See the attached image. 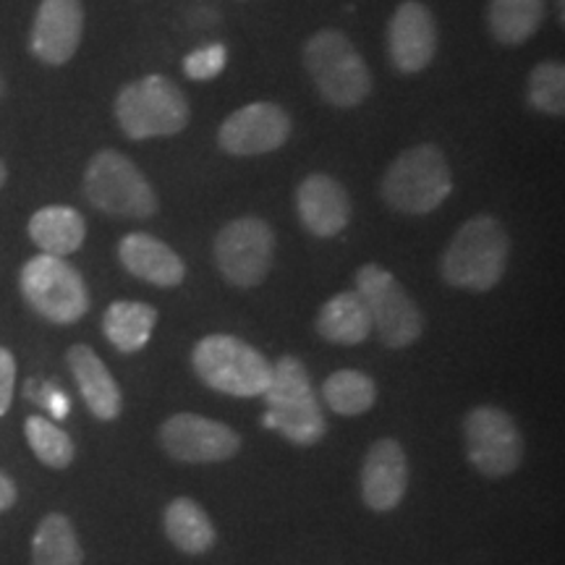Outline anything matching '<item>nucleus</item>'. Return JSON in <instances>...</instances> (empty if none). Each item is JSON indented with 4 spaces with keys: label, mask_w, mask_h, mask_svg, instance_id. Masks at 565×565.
Instances as JSON below:
<instances>
[{
    "label": "nucleus",
    "mask_w": 565,
    "mask_h": 565,
    "mask_svg": "<svg viewBox=\"0 0 565 565\" xmlns=\"http://www.w3.org/2000/svg\"><path fill=\"white\" fill-rule=\"evenodd\" d=\"M13 385H17V362L13 353L0 345V416L11 408Z\"/></svg>",
    "instance_id": "c756f323"
},
{
    "label": "nucleus",
    "mask_w": 565,
    "mask_h": 565,
    "mask_svg": "<svg viewBox=\"0 0 565 565\" xmlns=\"http://www.w3.org/2000/svg\"><path fill=\"white\" fill-rule=\"evenodd\" d=\"M192 364L204 385L233 398L263 395L273 377V364L267 362L263 351L244 343L242 338L225 333L202 338L194 345Z\"/></svg>",
    "instance_id": "423d86ee"
},
{
    "label": "nucleus",
    "mask_w": 565,
    "mask_h": 565,
    "mask_svg": "<svg viewBox=\"0 0 565 565\" xmlns=\"http://www.w3.org/2000/svg\"><path fill=\"white\" fill-rule=\"evenodd\" d=\"M66 359H68V370L74 374L76 385H79V393L89 412L103 422L118 419V414H121L124 408L121 387H118L116 377H113L103 359L84 343L71 345Z\"/></svg>",
    "instance_id": "6ab92c4d"
},
{
    "label": "nucleus",
    "mask_w": 565,
    "mask_h": 565,
    "mask_svg": "<svg viewBox=\"0 0 565 565\" xmlns=\"http://www.w3.org/2000/svg\"><path fill=\"white\" fill-rule=\"evenodd\" d=\"M529 105L545 116L561 118L565 113V66L561 61L536 63L529 74Z\"/></svg>",
    "instance_id": "cd10ccee"
},
{
    "label": "nucleus",
    "mask_w": 565,
    "mask_h": 565,
    "mask_svg": "<svg viewBox=\"0 0 565 565\" xmlns=\"http://www.w3.org/2000/svg\"><path fill=\"white\" fill-rule=\"evenodd\" d=\"M547 0H490L487 30L500 45H524L540 32Z\"/></svg>",
    "instance_id": "4be33fe9"
},
{
    "label": "nucleus",
    "mask_w": 565,
    "mask_h": 565,
    "mask_svg": "<svg viewBox=\"0 0 565 565\" xmlns=\"http://www.w3.org/2000/svg\"><path fill=\"white\" fill-rule=\"evenodd\" d=\"M303 66L320 89L324 103L335 108H356L372 92V74L356 45L338 30L312 34L303 45Z\"/></svg>",
    "instance_id": "39448f33"
},
{
    "label": "nucleus",
    "mask_w": 565,
    "mask_h": 565,
    "mask_svg": "<svg viewBox=\"0 0 565 565\" xmlns=\"http://www.w3.org/2000/svg\"><path fill=\"white\" fill-rule=\"evenodd\" d=\"M263 395L267 401V427L278 429L288 443L309 448L328 433L307 366L296 356H280L273 364L270 385Z\"/></svg>",
    "instance_id": "f03ea898"
},
{
    "label": "nucleus",
    "mask_w": 565,
    "mask_h": 565,
    "mask_svg": "<svg viewBox=\"0 0 565 565\" xmlns=\"http://www.w3.org/2000/svg\"><path fill=\"white\" fill-rule=\"evenodd\" d=\"M466 458L479 475L508 477L524 461V437L503 408L479 406L463 419Z\"/></svg>",
    "instance_id": "9b49d317"
},
{
    "label": "nucleus",
    "mask_w": 565,
    "mask_h": 565,
    "mask_svg": "<svg viewBox=\"0 0 565 565\" xmlns=\"http://www.w3.org/2000/svg\"><path fill=\"white\" fill-rule=\"evenodd\" d=\"M166 534L186 555H204L217 540L210 515L189 498H175L166 508Z\"/></svg>",
    "instance_id": "b1692460"
},
{
    "label": "nucleus",
    "mask_w": 565,
    "mask_h": 565,
    "mask_svg": "<svg viewBox=\"0 0 565 565\" xmlns=\"http://www.w3.org/2000/svg\"><path fill=\"white\" fill-rule=\"evenodd\" d=\"M82 34V0H40L30 34V51L45 66H63L79 51Z\"/></svg>",
    "instance_id": "4468645a"
},
{
    "label": "nucleus",
    "mask_w": 565,
    "mask_h": 565,
    "mask_svg": "<svg viewBox=\"0 0 565 565\" xmlns=\"http://www.w3.org/2000/svg\"><path fill=\"white\" fill-rule=\"evenodd\" d=\"M13 503H17V484L6 475H0V513L9 511Z\"/></svg>",
    "instance_id": "7c9ffc66"
},
{
    "label": "nucleus",
    "mask_w": 565,
    "mask_h": 565,
    "mask_svg": "<svg viewBox=\"0 0 565 565\" xmlns=\"http://www.w3.org/2000/svg\"><path fill=\"white\" fill-rule=\"evenodd\" d=\"M437 53L433 11L419 0H404L387 24V55L401 74H419Z\"/></svg>",
    "instance_id": "2eb2a0df"
},
{
    "label": "nucleus",
    "mask_w": 565,
    "mask_h": 565,
    "mask_svg": "<svg viewBox=\"0 0 565 565\" xmlns=\"http://www.w3.org/2000/svg\"><path fill=\"white\" fill-rule=\"evenodd\" d=\"M118 259L134 278L158 288H175L186 278V265L171 246L150 233H129L118 244Z\"/></svg>",
    "instance_id": "a211bd4d"
},
{
    "label": "nucleus",
    "mask_w": 565,
    "mask_h": 565,
    "mask_svg": "<svg viewBox=\"0 0 565 565\" xmlns=\"http://www.w3.org/2000/svg\"><path fill=\"white\" fill-rule=\"evenodd\" d=\"M19 288L24 301L42 320L74 324L89 312V291L82 273L66 257L38 254L21 267Z\"/></svg>",
    "instance_id": "6e6552de"
},
{
    "label": "nucleus",
    "mask_w": 565,
    "mask_h": 565,
    "mask_svg": "<svg viewBox=\"0 0 565 565\" xmlns=\"http://www.w3.org/2000/svg\"><path fill=\"white\" fill-rule=\"evenodd\" d=\"M322 398L335 414L359 416L374 406L377 387H374L370 374L356 370H338L324 380Z\"/></svg>",
    "instance_id": "a878e982"
},
{
    "label": "nucleus",
    "mask_w": 565,
    "mask_h": 565,
    "mask_svg": "<svg viewBox=\"0 0 565 565\" xmlns=\"http://www.w3.org/2000/svg\"><path fill=\"white\" fill-rule=\"evenodd\" d=\"M299 221L312 236H338L351 221V200L335 179L324 173L307 175L296 189Z\"/></svg>",
    "instance_id": "f3484780"
},
{
    "label": "nucleus",
    "mask_w": 565,
    "mask_h": 565,
    "mask_svg": "<svg viewBox=\"0 0 565 565\" xmlns=\"http://www.w3.org/2000/svg\"><path fill=\"white\" fill-rule=\"evenodd\" d=\"M113 113L121 131L134 141L173 137L189 126L186 95L162 74L141 76L118 92Z\"/></svg>",
    "instance_id": "7ed1b4c3"
},
{
    "label": "nucleus",
    "mask_w": 565,
    "mask_h": 565,
    "mask_svg": "<svg viewBox=\"0 0 565 565\" xmlns=\"http://www.w3.org/2000/svg\"><path fill=\"white\" fill-rule=\"evenodd\" d=\"M225 45L221 42H212L207 47H200V51L189 53L186 61H183V74L194 82H210L215 76H221V71L225 68Z\"/></svg>",
    "instance_id": "c85d7f7f"
},
{
    "label": "nucleus",
    "mask_w": 565,
    "mask_h": 565,
    "mask_svg": "<svg viewBox=\"0 0 565 565\" xmlns=\"http://www.w3.org/2000/svg\"><path fill=\"white\" fill-rule=\"evenodd\" d=\"M30 238L42 254L68 257L82 249L84 238H87V223L79 210L66 207V204H51L30 217Z\"/></svg>",
    "instance_id": "aec40b11"
},
{
    "label": "nucleus",
    "mask_w": 565,
    "mask_h": 565,
    "mask_svg": "<svg viewBox=\"0 0 565 565\" xmlns=\"http://www.w3.org/2000/svg\"><path fill=\"white\" fill-rule=\"evenodd\" d=\"M454 192V173L437 145H416L387 168L380 194L387 207L406 215H429Z\"/></svg>",
    "instance_id": "20e7f679"
},
{
    "label": "nucleus",
    "mask_w": 565,
    "mask_h": 565,
    "mask_svg": "<svg viewBox=\"0 0 565 565\" xmlns=\"http://www.w3.org/2000/svg\"><path fill=\"white\" fill-rule=\"evenodd\" d=\"M84 196L105 215L145 221L158 212V196L145 173L126 154L100 150L84 171Z\"/></svg>",
    "instance_id": "0eeeda50"
},
{
    "label": "nucleus",
    "mask_w": 565,
    "mask_h": 565,
    "mask_svg": "<svg viewBox=\"0 0 565 565\" xmlns=\"http://www.w3.org/2000/svg\"><path fill=\"white\" fill-rule=\"evenodd\" d=\"M291 137V118L275 103H249L221 124L217 145L236 158H254L280 150Z\"/></svg>",
    "instance_id": "ddd939ff"
},
{
    "label": "nucleus",
    "mask_w": 565,
    "mask_h": 565,
    "mask_svg": "<svg viewBox=\"0 0 565 565\" xmlns=\"http://www.w3.org/2000/svg\"><path fill=\"white\" fill-rule=\"evenodd\" d=\"M84 550L74 524L63 513H51L40 521L32 540V565H82Z\"/></svg>",
    "instance_id": "393cba45"
},
{
    "label": "nucleus",
    "mask_w": 565,
    "mask_h": 565,
    "mask_svg": "<svg viewBox=\"0 0 565 565\" xmlns=\"http://www.w3.org/2000/svg\"><path fill=\"white\" fill-rule=\"evenodd\" d=\"M26 443H30L32 454L51 469H66L74 461V443L63 433L58 424H53L45 416H30L24 424Z\"/></svg>",
    "instance_id": "bb28decb"
},
{
    "label": "nucleus",
    "mask_w": 565,
    "mask_h": 565,
    "mask_svg": "<svg viewBox=\"0 0 565 565\" xmlns=\"http://www.w3.org/2000/svg\"><path fill=\"white\" fill-rule=\"evenodd\" d=\"M511 236L498 217L477 215L466 221L440 257V275L448 286L484 294L503 280Z\"/></svg>",
    "instance_id": "f257e3e1"
},
{
    "label": "nucleus",
    "mask_w": 565,
    "mask_h": 565,
    "mask_svg": "<svg viewBox=\"0 0 565 565\" xmlns=\"http://www.w3.org/2000/svg\"><path fill=\"white\" fill-rule=\"evenodd\" d=\"M356 294L362 296L380 343L387 349H406L419 341L424 330L419 307L391 270L380 265H364L356 273Z\"/></svg>",
    "instance_id": "1a4fd4ad"
},
{
    "label": "nucleus",
    "mask_w": 565,
    "mask_h": 565,
    "mask_svg": "<svg viewBox=\"0 0 565 565\" xmlns=\"http://www.w3.org/2000/svg\"><path fill=\"white\" fill-rule=\"evenodd\" d=\"M275 257V231L259 217H238L215 236V263L236 288H254L267 278Z\"/></svg>",
    "instance_id": "9d476101"
},
{
    "label": "nucleus",
    "mask_w": 565,
    "mask_h": 565,
    "mask_svg": "<svg viewBox=\"0 0 565 565\" xmlns=\"http://www.w3.org/2000/svg\"><path fill=\"white\" fill-rule=\"evenodd\" d=\"M6 95V79H3V71H0V100H3Z\"/></svg>",
    "instance_id": "473e14b6"
},
{
    "label": "nucleus",
    "mask_w": 565,
    "mask_h": 565,
    "mask_svg": "<svg viewBox=\"0 0 565 565\" xmlns=\"http://www.w3.org/2000/svg\"><path fill=\"white\" fill-rule=\"evenodd\" d=\"M6 179H9V168H6V162L0 160V189L6 186Z\"/></svg>",
    "instance_id": "2f4dec72"
},
{
    "label": "nucleus",
    "mask_w": 565,
    "mask_h": 565,
    "mask_svg": "<svg viewBox=\"0 0 565 565\" xmlns=\"http://www.w3.org/2000/svg\"><path fill=\"white\" fill-rule=\"evenodd\" d=\"M160 445L173 461L181 463H217L228 461L242 448L228 424L207 419L200 414H173L162 422Z\"/></svg>",
    "instance_id": "f8f14e48"
},
{
    "label": "nucleus",
    "mask_w": 565,
    "mask_h": 565,
    "mask_svg": "<svg viewBox=\"0 0 565 565\" xmlns=\"http://www.w3.org/2000/svg\"><path fill=\"white\" fill-rule=\"evenodd\" d=\"M408 487V461L393 437L377 440L362 463V498L366 508L387 513L401 505Z\"/></svg>",
    "instance_id": "dca6fc26"
},
{
    "label": "nucleus",
    "mask_w": 565,
    "mask_h": 565,
    "mask_svg": "<svg viewBox=\"0 0 565 565\" xmlns=\"http://www.w3.org/2000/svg\"><path fill=\"white\" fill-rule=\"evenodd\" d=\"M317 333L335 345L364 343L372 333V320L362 296L356 291H343L324 301L317 315Z\"/></svg>",
    "instance_id": "412c9836"
},
{
    "label": "nucleus",
    "mask_w": 565,
    "mask_h": 565,
    "mask_svg": "<svg viewBox=\"0 0 565 565\" xmlns=\"http://www.w3.org/2000/svg\"><path fill=\"white\" fill-rule=\"evenodd\" d=\"M563 6H565V0H557V17H565V11H563Z\"/></svg>",
    "instance_id": "72a5a7b5"
},
{
    "label": "nucleus",
    "mask_w": 565,
    "mask_h": 565,
    "mask_svg": "<svg viewBox=\"0 0 565 565\" xmlns=\"http://www.w3.org/2000/svg\"><path fill=\"white\" fill-rule=\"evenodd\" d=\"M158 309L145 301H113L103 315V333L121 353H137L152 338Z\"/></svg>",
    "instance_id": "5701e85b"
}]
</instances>
